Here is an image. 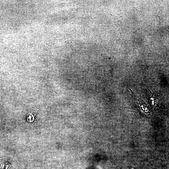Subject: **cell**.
I'll return each mask as SVG.
<instances>
[{"instance_id": "cell-1", "label": "cell", "mask_w": 169, "mask_h": 169, "mask_svg": "<svg viewBox=\"0 0 169 169\" xmlns=\"http://www.w3.org/2000/svg\"><path fill=\"white\" fill-rule=\"evenodd\" d=\"M137 103V111L141 116L146 118H149L151 115V113L150 109L147 108L146 104H144L141 102Z\"/></svg>"}]
</instances>
